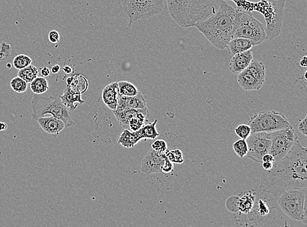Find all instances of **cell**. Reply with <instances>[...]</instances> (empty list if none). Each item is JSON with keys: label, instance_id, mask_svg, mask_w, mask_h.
Listing matches in <instances>:
<instances>
[{"label": "cell", "instance_id": "cell-36", "mask_svg": "<svg viewBox=\"0 0 307 227\" xmlns=\"http://www.w3.org/2000/svg\"><path fill=\"white\" fill-rule=\"evenodd\" d=\"M174 170V163L169 160L167 158H165V162L162 167V172L165 174L170 173Z\"/></svg>", "mask_w": 307, "mask_h": 227}, {"label": "cell", "instance_id": "cell-47", "mask_svg": "<svg viewBox=\"0 0 307 227\" xmlns=\"http://www.w3.org/2000/svg\"><path fill=\"white\" fill-rule=\"evenodd\" d=\"M306 71L305 72H304V80H305V81H306Z\"/></svg>", "mask_w": 307, "mask_h": 227}, {"label": "cell", "instance_id": "cell-29", "mask_svg": "<svg viewBox=\"0 0 307 227\" xmlns=\"http://www.w3.org/2000/svg\"><path fill=\"white\" fill-rule=\"evenodd\" d=\"M118 84L119 94L121 96H133L139 93V89L131 82L121 81Z\"/></svg>", "mask_w": 307, "mask_h": 227}, {"label": "cell", "instance_id": "cell-22", "mask_svg": "<svg viewBox=\"0 0 307 227\" xmlns=\"http://www.w3.org/2000/svg\"><path fill=\"white\" fill-rule=\"evenodd\" d=\"M256 193L254 191H247L239 198L237 202L238 212L247 215L253 210L256 200Z\"/></svg>", "mask_w": 307, "mask_h": 227}, {"label": "cell", "instance_id": "cell-20", "mask_svg": "<svg viewBox=\"0 0 307 227\" xmlns=\"http://www.w3.org/2000/svg\"><path fill=\"white\" fill-rule=\"evenodd\" d=\"M253 47L251 40L244 37H237L231 39L225 49H227L228 54L233 56L237 53L252 49Z\"/></svg>", "mask_w": 307, "mask_h": 227}, {"label": "cell", "instance_id": "cell-24", "mask_svg": "<svg viewBox=\"0 0 307 227\" xmlns=\"http://www.w3.org/2000/svg\"><path fill=\"white\" fill-rule=\"evenodd\" d=\"M244 71L252 75V76L259 80V81L262 82L263 84L265 82V66L263 63L257 60V59L253 58L246 69Z\"/></svg>", "mask_w": 307, "mask_h": 227}, {"label": "cell", "instance_id": "cell-31", "mask_svg": "<svg viewBox=\"0 0 307 227\" xmlns=\"http://www.w3.org/2000/svg\"><path fill=\"white\" fill-rule=\"evenodd\" d=\"M233 150L240 158H243L246 156L248 151V146L246 139H240L233 143Z\"/></svg>", "mask_w": 307, "mask_h": 227}, {"label": "cell", "instance_id": "cell-18", "mask_svg": "<svg viewBox=\"0 0 307 227\" xmlns=\"http://www.w3.org/2000/svg\"><path fill=\"white\" fill-rule=\"evenodd\" d=\"M118 84L113 82L107 85L102 93V98L104 103L111 111H116L118 106Z\"/></svg>", "mask_w": 307, "mask_h": 227}, {"label": "cell", "instance_id": "cell-10", "mask_svg": "<svg viewBox=\"0 0 307 227\" xmlns=\"http://www.w3.org/2000/svg\"><path fill=\"white\" fill-rule=\"evenodd\" d=\"M270 133L271 144L268 153L273 155L275 159L274 164L287 155L295 144L299 141V138L292 126Z\"/></svg>", "mask_w": 307, "mask_h": 227}, {"label": "cell", "instance_id": "cell-26", "mask_svg": "<svg viewBox=\"0 0 307 227\" xmlns=\"http://www.w3.org/2000/svg\"><path fill=\"white\" fill-rule=\"evenodd\" d=\"M157 122L158 120L156 119L153 122H149L145 126L144 125L141 129L137 131L141 140L144 139H156L158 138L159 133L156 128Z\"/></svg>", "mask_w": 307, "mask_h": 227}, {"label": "cell", "instance_id": "cell-38", "mask_svg": "<svg viewBox=\"0 0 307 227\" xmlns=\"http://www.w3.org/2000/svg\"><path fill=\"white\" fill-rule=\"evenodd\" d=\"M306 119L307 117L306 116L304 118L303 120L300 122L299 125L298 129L301 133L303 134L304 136H307V132H306Z\"/></svg>", "mask_w": 307, "mask_h": 227}, {"label": "cell", "instance_id": "cell-27", "mask_svg": "<svg viewBox=\"0 0 307 227\" xmlns=\"http://www.w3.org/2000/svg\"><path fill=\"white\" fill-rule=\"evenodd\" d=\"M30 89L35 94H44L48 91V81L44 77H37L30 82Z\"/></svg>", "mask_w": 307, "mask_h": 227}, {"label": "cell", "instance_id": "cell-16", "mask_svg": "<svg viewBox=\"0 0 307 227\" xmlns=\"http://www.w3.org/2000/svg\"><path fill=\"white\" fill-rule=\"evenodd\" d=\"M252 60L253 54L252 49L235 54L230 61L229 70L233 74L239 75L246 69Z\"/></svg>", "mask_w": 307, "mask_h": 227}, {"label": "cell", "instance_id": "cell-34", "mask_svg": "<svg viewBox=\"0 0 307 227\" xmlns=\"http://www.w3.org/2000/svg\"><path fill=\"white\" fill-rule=\"evenodd\" d=\"M235 133L240 139H246L252 133L251 128L247 125H240L235 129Z\"/></svg>", "mask_w": 307, "mask_h": 227}, {"label": "cell", "instance_id": "cell-5", "mask_svg": "<svg viewBox=\"0 0 307 227\" xmlns=\"http://www.w3.org/2000/svg\"><path fill=\"white\" fill-rule=\"evenodd\" d=\"M32 117L35 120L46 115H51L63 120L65 128L71 127L73 125L70 111L62 102L59 96L45 97L35 94L32 100Z\"/></svg>", "mask_w": 307, "mask_h": 227}, {"label": "cell", "instance_id": "cell-33", "mask_svg": "<svg viewBox=\"0 0 307 227\" xmlns=\"http://www.w3.org/2000/svg\"><path fill=\"white\" fill-rule=\"evenodd\" d=\"M10 86L15 93H23L27 91L28 84L21 77L17 76L11 80Z\"/></svg>", "mask_w": 307, "mask_h": 227}, {"label": "cell", "instance_id": "cell-2", "mask_svg": "<svg viewBox=\"0 0 307 227\" xmlns=\"http://www.w3.org/2000/svg\"><path fill=\"white\" fill-rule=\"evenodd\" d=\"M235 15L236 9L227 1L220 0V6L216 13L207 19L197 23L194 27L216 49L223 50L232 39Z\"/></svg>", "mask_w": 307, "mask_h": 227}, {"label": "cell", "instance_id": "cell-7", "mask_svg": "<svg viewBox=\"0 0 307 227\" xmlns=\"http://www.w3.org/2000/svg\"><path fill=\"white\" fill-rule=\"evenodd\" d=\"M285 0H260L254 4L253 10L265 18L266 39L272 40L279 35L282 27Z\"/></svg>", "mask_w": 307, "mask_h": 227}, {"label": "cell", "instance_id": "cell-13", "mask_svg": "<svg viewBox=\"0 0 307 227\" xmlns=\"http://www.w3.org/2000/svg\"><path fill=\"white\" fill-rule=\"evenodd\" d=\"M165 154H161L151 149L142 161L141 170L144 173L150 175L161 173L165 162Z\"/></svg>", "mask_w": 307, "mask_h": 227}, {"label": "cell", "instance_id": "cell-9", "mask_svg": "<svg viewBox=\"0 0 307 227\" xmlns=\"http://www.w3.org/2000/svg\"><path fill=\"white\" fill-rule=\"evenodd\" d=\"M248 125L251 128L252 133L271 132L291 126L287 117L276 111L255 113L249 120Z\"/></svg>", "mask_w": 307, "mask_h": 227}, {"label": "cell", "instance_id": "cell-21", "mask_svg": "<svg viewBox=\"0 0 307 227\" xmlns=\"http://www.w3.org/2000/svg\"><path fill=\"white\" fill-rule=\"evenodd\" d=\"M237 81L242 89L248 91L259 90L263 85V82L259 81L245 71L238 75Z\"/></svg>", "mask_w": 307, "mask_h": 227}, {"label": "cell", "instance_id": "cell-1", "mask_svg": "<svg viewBox=\"0 0 307 227\" xmlns=\"http://www.w3.org/2000/svg\"><path fill=\"white\" fill-rule=\"evenodd\" d=\"M306 161V148L298 141L272 169L263 172L259 188L277 196L289 189L307 188Z\"/></svg>", "mask_w": 307, "mask_h": 227}, {"label": "cell", "instance_id": "cell-32", "mask_svg": "<svg viewBox=\"0 0 307 227\" xmlns=\"http://www.w3.org/2000/svg\"><path fill=\"white\" fill-rule=\"evenodd\" d=\"M32 59L25 54H19L13 59V65L16 70L23 69L32 64Z\"/></svg>", "mask_w": 307, "mask_h": 227}, {"label": "cell", "instance_id": "cell-14", "mask_svg": "<svg viewBox=\"0 0 307 227\" xmlns=\"http://www.w3.org/2000/svg\"><path fill=\"white\" fill-rule=\"evenodd\" d=\"M147 108L145 97L139 92L137 95L125 96L118 94V106L116 112H122L130 110H140Z\"/></svg>", "mask_w": 307, "mask_h": 227}, {"label": "cell", "instance_id": "cell-35", "mask_svg": "<svg viewBox=\"0 0 307 227\" xmlns=\"http://www.w3.org/2000/svg\"><path fill=\"white\" fill-rule=\"evenodd\" d=\"M151 148L156 152L161 154H165L166 151L168 150L167 143L163 139H157L152 143Z\"/></svg>", "mask_w": 307, "mask_h": 227}, {"label": "cell", "instance_id": "cell-11", "mask_svg": "<svg viewBox=\"0 0 307 227\" xmlns=\"http://www.w3.org/2000/svg\"><path fill=\"white\" fill-rule=\"evenodd\" d=\"M246 140L248 146L247 157L255 162L262 163L263 155L270 151L271 144L270 132L251 133Z\"/></svg>", "mask_w": 307, "mask_h": 227}, {"label": "cell", "instance_id": "cell-15", "mask_svg": "<svg viewBox=\"0 0 307 227\" xmlns=\"http://www.w3.org/2000/svg\"><path fill=\"white\" fill-rule=\"evenodd\" d=\"M271 210L266 201L256 196L253 210L247 215L249 221L254 223L255 225H259L260 223L265 221L270 214Z\"/></svg>", "mask_w": 307, "mask_h": 227}, {"label": "cell", "instance_id": "cell-12", "mask_svg": "<svg viewBox=\"0 0 307 227\" xmlns=\"http://www.w3.org/2000/svg\"><path fill=\"white\" fill-rule=\"evenodd\" d=\"M116 119L124 129L135 132L139 131L147 121L149 110L147 108L140 110H130L122 112L113 111Z\"/></svg>", "mask_w": 307, "mask_h": 227}, {"label": "cell", "instance_id": "cell-30", "mask_svg": "<svg viewBox=\"0 0 307 227\" xmlns=\"http://www.w3.org/2000/svg\"><path fill=\"white\" fill-rule=\"evenodd\" d=\"M166 157L174 164H182L184 162V155L180 149L167 150L165 153Z\"/></svg>", "mask_w": 307, "mask_h": 227}, {"label": "cell", "instance_id": "cell-44", "mask_svg": "<svg viewBox=\"0 0 307 227\" xmlns=\"http://www.w3.org/2000/svg\"><path fill=\"white\" fill-rule=\"evenodd\" d=\"M299 65L302 66V67H306L307 63L306 56H304L303 57L301 58V60H300Z\"/></svg>", "mask_w": 307, "mask_h": 227}, {"label": "cell", "instance_id": "cell-46", "mask_svg": "<svg viewBox=\"0 0 307 227\" xmlns=\"http://www.w3.org/2000/svg\"><path fill=\"white\" fill-rule=\"evenodd\" d=\"M223 1H228V0H223ZM232 1L235 2L238 7L239 6V2H240V0H232Z\"/></svg>", "mask_w": 307, "mask_h": 227}, {"label": "cell", "instance_id": "cell-45", "mask_svg": "<svg viewBox=\"0 0 307 227\" xmlns=\"http://www.w3.org/2000/svg\"><path fill=\"white\" fill-rule=\"evenodd\" d=\"M8 128V124L6 123V122L0 121V131H6Z\"/></svg>", "mask_w": 307, "mask_h": 227}, {"label": "cell", "instance_id": "cell-43", "mask_svg": "<svg viewBox=\"0 0 307 227\" xmlns=\"http://www.w3.org/2000/svg\"><path fill=\"white\" fill-rule=\"evenodd\" d=\"M63 70L66 74H70L73 72V69L70 66H64Z\"/></svg>", "mask_w": 307, "mask_h": 227}, {"label": "cell", "instance_id": "cell-17", "mask_svg": "<svg viewBox=\"0 0 307 227\" xmlns=\"http://www.w3.org/2000/svg\"><path fill=\"white\" fill-rule=\"evenodd\" d=\"M37 120L42 129L50 134H59L65 128L63 120L56 119L53 116L40 117Z\"/></svg>", "mask_w": 307, "mask_h": 227}, {"label": "cell", "instance_id": "cell-28", "mask_svg": "<svg viewBox=\"0 0 307 227\" xmlns=\"http://www.w3.org/2000/svg\"><path fill=\"white\" fill-rule=\"evenodd\" d=\"M39 71L35 66L30 65L23 69L19 70L18 77H21L27 84H30L35 78L37 77Z\"/></svg>", "mask_w": 307, "mask_h": 227}, {"label": "cell", "instance_id": "cell-4", "mask_svg": "<svg viewBox=\"0 0 307 227\" xmlns=\"http://www.w3.org/2000/svg\"><path fill=\"white\" fill-rule=\"evenodd\" d=\"M244 37L251 40L253 46L262 44L266 39L265 28L255 18L251 11L242 8L236 9L233 25L232 39Z\"/></svg>", "mask_w": 307, "mask_h": 227}, {"label": "cell", "instance_id": "cell-42", "mask_svg": "<svg viewBox=\"0 0 307 227\" xmlns=\"http://www.w3.org/2000/svg\"><path fill=\"white\" fill-rule=\"evenodd\" d=\"M61 70V66L58 65H54L53 67L51 68V72L53 73H54V74H56V73L60 72Z\"/></svg>", "mask_w": 307, "mask_h": 227}, {"label": "cell", "instance_id": "cell-6", "mask_svg": "<svg viewBox=\"0 0 307 227\" xmlns=\"http://www.w3.org/2000/svg\"><path fill=\"white\" fill-rule=\"evenodd\" d=\"M281 210L290 219L307 222V188H294L284 191L278 200Z\"/></svg>", "mask_w": 307, "mask_h": 227}, {"label": "cell", "instance_id": "cell-8", "mask_svg": "<svg viewBox=\"0 0 307 227\" xmlns=\"http://www.w3.org/2000/svg\"><path fill=\"white\" fill-rule=\"evenodd\" d=\"M123 13L128 16L129 23L147 19L158 15L163 8L164 0H121Z\"/></svg>", "mask_w": 307, "mask_h": 227}, {"label": "cell", "instance_id": "cell-41", "mask_svg": "<svg viewBox=\"0 0 307 227\" xmlns=\"http://www.w3.org/2000/svg\"><path fill=\"white\" fill-rule=\"evenodd\" d=\"M41 73L43 77H48L51 73V70L49 68L45 67L41 70Z\"/></svg>", "mask_w": 307, "mask_h": 227}, {"label": "cell", "instance_id": "cell-40", "mask_svg": "<svg viewBox=\"0 0 307 227\" xmlns=\"http://www.w3.org/2000/svg\"><path fill=\"white\" fill-rule=\"evenodd\" d=\"M273 162H262V167L265 170H270L273 169Z\"/></svg>", "mask_w": 307, "mask_h": 227}, {"label": "cell", "instance_id": "cell-39", "mask_svg": "<svg viewBox=\"0 0 307 227\" xmlns=\"http://www.w3.org/2000/svg\"><path fill=\"white\" fill-rule=\"evenodd\" d=\"M274 157L273 155L270 154V153H266L265 155H263L262 158V161L263 162H274Z\"/></svg>", "mask_w": 307, "mask_h": 227}, {"label": "cell", "instance_id": "cell-23", "mask_svg": "<svg viewBox=\"0 0 307 227\" xmlns=\"http://www.w3.org/2000/svg\"><path fill=\"white\" fill-rule=\"evenodd\" d=\"M59 97L61 98L62 102L70 112H73L77 108V104L85 103V101L82 100V94L71 93L67 87L64 89L63 95Z\"/></svg>", "mask_w": 307, "mask_h": 227}, {"label": "cell", "instance_id": "cell-25", "mask_svg": "<svg viewBox=\"0 0 307 227\" xmlns=\"http://www.w3.org/2000/svg\"><path fill=\"white\" fill-rule=\"evenodd\" d=\"M140 140L141 139L137 131L132 132L125 129L119 137L118 142L125 148H134L136 144L139 143Z\"/></svg>", "mask_w": 307, "mask_h": 227}, {"label": "cell", "instance_id": "cell-19", "mask_svg": "<svg viewBox=\"0 0 307 227\" xmlns=\"http://www.w3.org/2000/svg\"><path fill=\"white\" fill-rule=\"evenodd\" d=\"M67 88L71 93L83 94L89 88V82L87 78L82 75H75L66 79Z\"/></svg>", "mask_w": 307, "mask_h": 227}, {"label": "cell", "instance_id": "cell-3", "mask_svg": "<svg viewBox=\"0 0 307 227\" xmlns=\"http://www.w3.org/2000/svg\"><path fill=\"white\" fill-rule=\"evenodd\" d=\"M169 14L182 28L195 27L218 10L220 0H166Z\"/></svg>", "mask_w": 307, "mask_h": 227}, {"label": "cell", "instance_id": "cell-37", "mask_svg": "<svg viewBox=\"0 0 307 227\" xmlns=\"http://www.w3.org/2000/svg\"><path fill=\"white\" fill-rule=\"evenodd\" d=\"M49 40L52 44H58L60 41V34L56 30H53L49 33Z\"/></svg>", "mask_w": 307, "mask_h": 227}]
</instances>
